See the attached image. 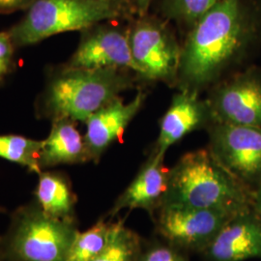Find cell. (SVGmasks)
Wrapping results in <instances>:
<instances>
[{
    "mask_svg": "<svg viewBox=\"0 0 261 261\" xmlns=\"http://www.w3.org/2000/svg\"><path fill=\"white\" fill-rule=\"evenodd\" d=\"M247 0H220L187 32L176 86L201 93L228 76L255 32Z\"/></svg>",
    "mask_w": 261,
    "mask_h": 261,
    "instance_id": "6da1fadb",
    "label": "cell"
},
{
    "mask_svg": "<svg viewBox=\"0 0 261 261\" xmlns=\"http://www.w3.org/2000/svg\"><path fill=\"white\" fill-rule=\"evenodd\" d=\"M252 190L234 177L208 149L186 153L169 169L163 205L222 209L252 208Z\"/></svg>",
    "mask_w": 261,
    "mask_h": 261,
    "instance_id": "7a4b0ae2",
    "label": "cell"
},
{
    "mask_svg": "<svg viewBox=\"0 0 261 261\" xmlns=\"http://www.w3.org/2000/svg\"><path fill=\"white\" fill-rule=\"evenodd\" d=\"M123 69H71L56 77L47 90L46 106L56 118L86 122L123 91L135 79Z\"/></svg>",
    "mask_w": 261,
    "mask_h": 261,
    "instance_id": "3957f363",
    "label": "cell"
},
{
    "mask_svg": "<svg viewBox=\"0 0 261 261\" xmlns=\"http://www.w3.org/2000/svg\"><path fill=\"white\" fill-rule=\"evenodd\" d=\"M77 232L75 221L51 218L34 201L12 215L0 253L3 261H66Z\"/></svg>",
    "mask_w": 261,
    "mask_h": 261,
    "instance_id": "277c9868",
    "label": "cell"
},
{
    "mask_svg": "<svg viewBox=\"0 0 261 261\" xmlns=\"http://www.w3.org/2000/svg\"><path fill=\"white\" fill-rule=\"evenodd\" d=\"M134 10L110 0H35L10 31L15 45L28 46L67 31L85 30Z\"/></svg>",
    "mask_w": 261,
    "mask_h": 261,
    "instance_id": "5b68a950",
    "label": "cell"
},
{
    "mask_svg": "<svg viewBox=\"0 0 261 261\" xmlns=\"http://www.w3.org/2000/svg\"><path fill=\"white\" fill-rule=\"evenodd\" d=\"M129 41L140 77L176 84L181 46L166 20L139 17L129 29Z\"/></svg>",
    "mask_w": 261,
    "mask_h": 261,
    "instance_id": "8992f818",
    "label": "cell"
},
{
    "mask_svg": "<svg viewBox=\"0 0 261 261\" xmlns=\"http://www.w3.org/2000/svg\"><path fill=\"white\" fill-rule=\"evenodd\" d=\"M208 150L245 186L261 183V127L212 122L207 128Z\"/></svg>",
    "mask_w": 261,
    "mask_h": 261,
    "instance_id": "52a82bcc",
    "label": "cell"
},
{
    "mask_svg": "<svg viewBox=\"0 0 261 261\" xmlns=\"http://www.w3.org/2000/svg\"><path fill=\"white\" fill-rule=\"evenodd\" d=\"M212 122L261 127V74L248 70L207 90Z\"/></svg>",
    "mask_w": 261,
    "mask_h": 261,
    "instance_id": "ba28073f",
    "label": "cell"
},
{
    "mask_svg": "<svg viewBox=\"0 0 261 261\" xmlns=\"http://www.w3.org/2000/svg\"><path fill=\"white\" fill-rule=\"evenodd\" d=\"M237 214L239 213L222 209L163 205L158 229L166 239L176 246L204 251L224 224Z\"/></svg>",
    "mask_w": 261,
    "mask_h": 261,
    "instance_id": "9c48e42d",
    "label": "cell"
},
{
    "mask_svg": "<svg viewBox=\"0 0 261 261\" xmlns=\"http://www.w3.org/2000/svg\"><path fill=\"white\" fill-rule=\"evenodd\" d=\"M84 36L67 68L71 69H123L139 75L132 56L129 29L101 25Z\"/></svg>",
    "mask_w": 261,
    "mask_h": 261,
    "instance_id": "30bf717a",
    "label": "cell"
},
{
    "mask_svg": "<svg viewBox=\"0 0 261 261\" xmlns=\"http://www.w3.org/2000/svg\"><path fill=\"white\" fill-rule=\"evenodd\" d=\"M204 252L211 261L261 258V220L250 208L234 216L215 236Z\"/></svg>",
    "mask_w": 261,
    "mask_h": 261,
    "instance_id": "8fae6325",
    "label": "cell"
},
{
    "mask_svg": "<svg viewBox=\"0 0 261 261\" xmlns=\"http://www.w3.org/2000/svg\"><path fill=\"white\" fill-rule=\"evenodd\" d=\"M146 96L144 91L139 90L129 103H124L120 97H117L86 120L84 138L89 160L98 161L110 145L121 138L142 108Z\"/></svg>",
    "mask_w": 261,
    "mask_h": 261,
    "instance_id": "7c38bea8",
    "label": "cell"
},
{
    "mask_svg": "<svg viewBox=\"0 0 261 261\" xmlns=\"http://www.w3.org/2000/svg\"><path fill=\"white\" fill-rule=\"evenodd\" d=\"M212 123L205 98L189 90H179L173 95L168 111L160 123V133L155 149L166 155L169 147L194 130L207 128Z\"/></svg>",
    "mask_w": 261,
    "mask_h": 261,
    "instance_id": "4fadbf2b",
    "label": "cell"
},
{
    "mask_svg": "<svg viewBox=\"0 0 261 261\" xmlns=\"http://www.w3.org/2000/svg\"><path fill=\"white\" fill-rule=\"evenodd\" d=\"M165 155L154 150L137 176L112 206L113 217L124 209H144L152 212L161 207L168 185L169 169L165 166Z\"/></svg>",
    "mask_w": 261,
    "mask_h": 261,
    "instance_id": "5bb4252c",
    "label": "cell"
},
{
    "mask_svg": "<svg viewBox=\"0 0 261 261\" xmlns=\"http://www.w3.org/2000/svg\"><path fill=\"white\" fill-rule=\"evenodd\" d=\"M89 161L84 138L68 118H56L47 139L43 140L40 167L51 168L64 164Z\"/></svg>",
    "mask_w": 261,
    "mask_h": 261,
    "instance_id": "9a60e30c",
    "label": "cell"
},
{
    "mask_svg": "<svg viewBox=\"0 0 261 261\" xmlns=\"http://www.w3.org/2000/svg\"><path fill=\"white\" fill-rule=\"evenodd\" d=\"M36 202L49 217L75 222V196L68 180L56 172H41L35 191Z\"/></svg>",
    "mask_w": 261,
    "mask_h": 261,
    "instance_id": "2e32d148",
    "label": "cell"
},
{
    "mask_svg": "<svg viewBox=\"0 0 261 261\" xmlns=\"http://www.w3.org/2000/svg\"><path fill=\"white\" fill-rule=\"evenodd\" d=\"M43 140H31L22 136H0V158L19 164L40 174V153Z\"/></svg>",
    "mask_w": 261,
    "mask_h": 261,
    "instance_id": "e0dca14e",
    "label": "cell"
},
{
    "mask_svg": "<svg viewBox=\"0 0 261 261\" xmlns=\"http://www.w3.org/2000/svg\"><path fill=\"white\" fill-rule=\"evenodd\" d=\"M112 224L100 220L84 232H77L66 261H92L110 241Z\"/></svg>",
    "mask_w": 261,
    "mask_h": 261,
    "instance_id": "ac0fdd59",
    "label": "cell"
},
{
    "mask_svg": "<svg viewBox=\"0 0 261 261\" xmlns=\"http://www.w3.org/2000/svg\"><path fill=\"white\" fill-rule=\"evenodd\" d=\"M140 238L122 222L112 224L110 241L92 261H139Z\"/></svg>",
    "mask_w": 261,
    "mask_h": 261,
    "instance_id": "d6986e66",
    "label": "cell"
},
{
    "mask_svg": "<svg viewBox=\"0 0 261 261\" xmlns=\"http://www.w3.org/2000/svg\"><path fill=\"white\" fill-rule=\"evenodd\" d=\"M220 0H164L163 14L189 31Z\"/></svg>",
    "mask_w": 261,
    "mask_h": 261,
    "instance_id": "ffe728a7",
    "label": "cell"
},
{
    "mask_svg": "<svg viewBox=\"0 0 261 261\" xmlns=\"http://www.w3.org/2000/svg\"><path fill=\"white\" fill-rule=\"evenodd\" d=\"M14 42L9 32H0V82L9 72L13 53Z\"/></svg>",
    "mask_w": 261,
    "mask_h": 261,
    "instance_id": "44dd1931",
    "label": "cell"
},
{
    "mask_svg": "<svg viewBox=\"0 0 261 261\" xmlns=\"http://www.w3.org/2000/svg\"><path fill=\"white\" fill-rule=\"evenodd\" d=\"M140 261H186L175 250L168 247H154Z\"/></svg>",
    "mask_w": 261,
    "mask_h": 261,
    "instance_id": "7402d4cb",
    "label": "cell"
},
{
    "mask_svg": "<svg viewBox=\"0 0 261 261\" xmlns=\"http://www.w3.org/2000/svg\"><path fill=\"white\" fill-rule=\"evenodd\" d=\"M35 0H0V12H10L14 10L31 6Z\"/></svg>",
    "mask_w": 261,
    "mask_h": 261,
    "instance_id": "603a6c76",
    "label": "cell"
},
{
    "mask_svg": "<svg viewBox=\"0 0 261 261\" xmlns=\"http://www.w3.org/2000/svg\"><path fill=\"white\" fill-rule=\"evenodd\" d=\"M130 2L134 11L139 15V17H142L148 14L152 0H130Z\"/></svg>",
    "mask_w": 261,
    "mask_h": 261,
    "instance_id": "cb8c5ba5",
    "label": "cell"
},
{
    "mask_svg": "<svg viewBox=\"0 0 261 261\" xmlns=\"http://www.w3.org/2000/svg\"><path fill=\"white\" fill-rule=\"evenodd\" d=\"M252 208L253 212L257 215L261 220V183L252 190Z\"/></svg>",
    "mask_w": 261,
    "mask_h": 261,
    "instance_id": "d4e9b609",
    "label": "cell"
},
{
    "mask_svg": "<svg viewBox=\"0 0 261 261\" xmlns=\"http://www.w3.org/2000/svg\"><path fill=\"white\" fill-rule=\"evenodd\" d=\"M110 1L119 3V4L125 5V6H127V7H130V9H133V6H132V4H130V0H110ZM134 12H135V11H134Z\"/></svg>",
    "mask_w": 261,
    "mask_h": 261,
    "instance_id": "484cf974",
    "label": "cell"
},
{
    "mask_svg": "<svg viewBox=\"0 0 261 261\" xmlns=\"http://www.w3.org/2000/svg\"><path fill=\"white\" fill-rule=\"evenodd\" d=\"M6 210H5V208H3L2 206H0V213H4Z\"/></svg>",
    "mask_w": 261,
    "mask_h": 261,
    "instance_id": "4316f807",
    "label": "cell"
},
{
    "mask_svg": "<svg viewBox=\"0 0 261 261\" xmlns=\"http://www.w3.org/2000/svg\"><path fill=\"white\" fill-rule=\"evenodd\" d=\"M0 261H3V259H2V256H1V253H0Z\"/></svg>",
    "mask_w": 261,
    "mask_h": 261,
    "instance_id": "83f0119b",
    "label": "cell"
}]
</instances>
